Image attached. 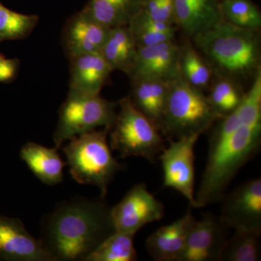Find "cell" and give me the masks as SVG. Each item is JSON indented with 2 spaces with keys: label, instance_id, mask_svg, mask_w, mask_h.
Here are the masks:
<instances>
[{
  "label": "cell",
  "instance_id": "6da1fadb",
  "mask_svg": "<svg viewBox=\"0 0 261 261\" xmlns=\"http://www.w3.org/2000/svg\"><path fill=\"white\" fill-rule=\"evenodd\" d=\"M116 232L106 197L61 202L43 219V245L54 261H86Z\"/></svg>",
  "mask_w": 261,
  "mask_h": 261
},
{
  "label": "cell",
  "instance_id": "7a4b0ae2",
  "mask_svg": "<svg viewBox=\"0 0 261 261\" xmlns=\"http://www.w3.org/2000/svg\"><path fill=\"white\" fill-rule=\"evenodd\" d=\"M258 31L240 28L223 20L192 40L215 74L239 83L253 79L261 68Z\"/></svg>",
  "mask_w": 261,
  "mask_h": 261
},
{
  "label": "cell",
  "instance_id": "3957f363",
  "mask_svg": "<svg viewBox=\"0 0 261 261\" xmlns=\"http://www.w3.org/2000/svg\"><path fill=\"white\" fill-rule=\"evenodd\" d=\"M261 123L241 125L228 137L209 143L208 156L195 208L221 200L237 173L256 153L260 145Z\"/></svg>",
  "mask_w": 261,
  "mask_h": 261
},
{
  "label": "cell",
  "instance_id": "277c9868",
  "mask_svg": "<svg viewBox=\"0 0 261 261\" xmlns=\"http://www.w3.org/2000/svg\"><path fill=\"white\" fill-rule=\"evenodd\" d=\"M109 128L87 132L62 146L69 166V172L81 185H93L106 197L115 176L124 169V165L113 157L108 142Z\"/></svg>",
  "mask_w": 261,
  "mask_h": 261
},
{
  "label": "cell",
  "instance_id": "5b68a950",
  "mask_svg": "<svg viewBox=\"0 0 261 261\" xmlns=\"http://www.w3.org/2000/svg\"><path fill=\"white\" fill-rule=\"evenodd\" d=\"M220 118L203 91L192 87L181 77L168 84L167 99L159 130L168 140L200 136Z\"/></svg>",
  "mask_w": 261,
  "mask_h": 261
},
{
  "label": "cell",
  "instance_id": "8992f818",
  "mask_svg": "<svg viewBox=\"0 0 261 261\" xmlns=\"http://www.w3.org/2000/svg\"><path fill=\"white\" fill-rule=\"evenodd\" d=\"M118 106L109 130L111 149L122 159L140 157L154 163L166 147L159 128L133 106L129 97L121 99Z\"/></svg>",
  "mask_w": 261,
  "mask_h": 261
},
{
  "label": "cell",
  "instance_id": "52a82bcc",
  "mask_svg": "<svg viewBox=\"0 0 261 261\" xmlns=\"http://www.w3.org/2000/svg\"><path fill=\"white\" fill-rule=\"evenodd\" d=\"M118 103L100 94H87L70 90L59 111L54 136L56 148L65 142L99 128L111 129L116 116Z\"/></svg>",
  "mask_w": 261,
  "mask_h": 261
},
{
  "label": "cell",
  "instance_id": "ba28073f",
  "mask_svg": "<svg viewBox=\"0 0 261 261\" xmlns=\"http://www.w3.org/2000/svg\"><path fill=\"white\" fill-rule=\"evenodd\" d=\"M200 135L171 140L159 156L162 163L163 186L179 192L195 205V147Z\"/></svg>",
  "mask_w": 261,
  "mask_h": 261
},
{
  "label": "cell",
  "instance_id": "9c48e42d",
  "mask_svg": "<svg viewBox=\"0 0 261 261\" xmlns=\"http://www.w3.org/2000/svg\"><path fill=\"white\" fill-rule=\"evenodd\" d=\"M164 205L145 184L136 185L123 199L111 207V219L117 232L135 233L154 221L162 219Z\"/></svg>",
  "mask_w": 261,
  "mask_h": 261
},
{
  "label": "cell",
  "instance_id": "30bf717a",
  "mask_svg": "<svg viewBox=\"0 0 261 261\" xmlns=\"http://www.w3.org/2000/svg\"><path fill=\"white\" fill-rule=\"evenodd\" d=\"M180 46L172 41L137 49L126 74L130 82L155 80L170 83L181 78Z\"/></svg>",
  "mask_w": 261,
  "mask_h": 261
},
{
  "label": "cell",
  "instance_id": "8fae6325",
  "mask_svg": "<svg viewBox=\"0 0 261 261\" xmlns=\"http://www.w3.org/2000/svg\"><path fill=\"white\" fill-rule=\"evenodd\" d=\"M219 219L228 228L261 231V179L240 185L221 199Z\"/></svg>",
  "mask_w": 261,
  "mask_h": 261
},
{
  "label": "cell",
  "instance_id": "7c38bea8",
  "mask_svg": "<svg viewBox=\"0 0 261 261\" xmlns=\"http://www.w3.org/2000/svg\"><path fill=\"white\" fill-rule=\"evenodd\" d=\"M228 228L219 218L207 214L195 220L178 261H219Z\"/></svg>",
  "mask_w": 261,
  "mask_h": 261
},
{
  "label": "cell",
  "instance_id": "4fadbf2b",
  "mask_svg": "<svg viewBox=\"0 0 261 261\" xmlns=\"http://www.w3.org/2000/svg\"><path fill=\"white\" fill-rule=\"evenodd\" d=\"M0 260L54 261L42 240L33 237L20 219L1 214Z\"/></svg>",
  "mask_w": 261,
  "mask_h": 261
},
{
  "label": "cell",
  "instance_id": "5bb4252c",
  "mask_svg": "<svg viewBox=\"0 0 261 261\" xmlns=\"http://www.w3.org/2000/svg\"><path fill=\"white\" fill-rule=\"evenodd\" d=\"M110 29L82 10L75 13L63 29V42L67 56L71 59L83 55L100 53Z\"/></svg>",
  "mask_w": 261,
  "mask_h": 261
},
{
  "label": "cell",
  "instance_id": "9a60e30c",
  "mask_svg": "<svg viewBox=\"0 0 261 261\" xmlns=\"http://www.w3.org/2000/svg\"><path fill=\"white\" fill-rule=\"evenodd\" d=\"M176 25L192 39L222 21L221 0H175Z\"/></svg>",
  "mask_w": 261,
  "mask_h": 261
},
{
  "label": "cell",
  "instance_id": "2e32d148",
  "mask_svg": "<svg viewBox=\"0 0 261 261\" xmlns=\"http://www.w3.org/2000/svg\"><path fill=\"white\" fill-rule=\"evenodd\" d=\"M195 220L191 211L189 210L174 222L156 230L146 241L149 255L154 260L178 261Z\"/></svg>",
  "mask_w": 261,
  "mask_h": 261
},
{
  "label": "cell",
  "instance_id": "e0dca14e",
  "mask_svg": "<svg viewBox=\"0 0 261 261\" xmlns=\"http://www.w3.org/2000/svg\"><path fill=\"white\" fill-rule=\"evenodd\" d=\"M70 90L99 94L112 73L100 53H91L70 59Z\"/></svg>",
  "mask_w": 261,
  "mask_h": 261
},
{
  "label": "cell",
  "instance_id": "ac0fdd59",
  "mask_svg": "<svg viewBox=\"0 0 261 261\" xmlns=\"http://www.w3.org/2000/svg\"><path fill=\"white\" fill-rule=\"evenodd\" d=\"M58 149L28 142L20 149V157L43 184L54 186L63 181L65 166Z\"/></svg>",
  "mask_w": 261,
  "mask_h": 261
},
{
  "label": "cell",
  "instance_id": "d6986e66",
  "mask_svg": "<svg viewBox=\"0 0 261 261\" xmlns=\"http://www.w3.org/2000/svg\"><path fill=\"white\" fill-rule=\"evenodd\" d=\"M145 0H90L82 11L108 28L129 24L143 9Z\"/></svg>",
  "mask_w": 261,
  "mask_h": 261
},
{
  "label": "cell",
  "instance_id": "ffe728a7",
  "mask_svg": "<svg viewBox=\"0 0 261 261\" xmlns=\"http://www.w3.org/2000/svg\"><path fill=\"white\" fill-rule=\"evenodd\" d=\"M168 84L155 80L132 82V92L128 97L130 102L158 128L167 99Z\"/></svg>",
  "mask_w": 261,
  "mask_h": 261
},
{
  "label": "cell",
  "instance_id": "44dd1931",
  "mask_svg": "<svg viewBox=\"0 0 261 261\" xmlns=\"http://www.w3.org/2000/svg\"><path fill=\"white\" fill-rule=\"evenodd\" d=\"M137 49L129 27L122 25L110 29L100 54L113 71L118 70L126 73L133 63Z\"/></svg>",
  "mask_w": 261,
  "mask_h": 261
},
{
  "label": "cell",
  "instance_id": "7402d4cb",
  "mask_svg": "<svg viewBox=\"0 0 261 261\" xmlns=\"http://www.w3.org/2000/svg\"><path fill=\"white\" fill-rule=\"evenodd\" d=\"M179 70L182 80L196 89L205 90L212 83V67L191 43L180 46Z\"/></svg>",
  "mask_w": 261,
  "mask_h": 261
},
{
  "label": "cell",
  "instance_id": "603a6c76",
  "mask_svg": "<svg viewBox=\"0 0 261 261\" xmlns=\"http://www.w3.org/2000/svg\"><path fill=\"white\" fill-rule=\"evenodd\" d=\"M137 48L149 47L173 40L178 27L150 18L143 10L128 24Z\"/></svg>",
  "mask_w": 261,
  "mask_h": 261
},
{
  "label": "cell",
  "instance_id": "cb8c5ba5",
  "mask_svg": "<svg viewBox=\"0 0 261 261\" xmlns=\"http://www.w3.org/2000/svg\"><path fill=\"white\" fill-rule=\"evenodd\" d=\"M261 231L238 229L227 239L219 261L260 260Z\"/></svg>",
  "mask_w": 261,
  "mask_h": 261
},
{
  "label": "cell",
  "instance_id": "d4e9b609",
  "mask_svg": "<svg viewBox=\"0 0 261 261\" xmlns=\"http://www.w3.org/2000/svg\"><path fill=\"white\" fill-rule=\"evenodd\" d=\"M208 89L207 99L221 118L235 111L245 94L238 82L219 75L214 82L212 81Z\"/></svg>",
  "mask_w": 261,
  "mask_h": 261
},
{
  "label": "cell",
  "instance_id": "484cf974",
  "mask_svg": "<svg viewBox=\"0 0 261 261\" xmlns=\"http://www.w3.org/2000/svg\"><path fill=\"white\" fill-rule=\"evenodd\" d=\"M136 233L114 232L108 237L86 261H136L134 240Z\"/></svg>",
  "mask_w": 261,
  "mask_h": 261
},
{
  "label": "cell",
  "instance_id": "4316f807",
  "mask_svg": "<svg viewBox=\"0 0 261 261\" xmlns=\"http://www.w3.org/2000/svg\"><path fill=\"white\" fill-rule=\"evenodd\" d=\"M223 20L240 28L259 30L261 13L252 0H221Z\"/></svg>",
  "mask_w": 261,
  "mask_h": 261
},
{
  "label": "cell",
  "instance_id": "83f0119b",
  "mask_svg": "<svg viewBox=\"0 0 261 261\" xmlns=\"http://www.w3.org/2000/svg\"><path fill=\"white\" fill-rule=\"evenodd\" d=\"M38 20L37 15L17 13L0 3V42L29 37L37 27Z\"/></svg>",
  "mask_w": 261,
  "mask_h": 261
},
{
  "label": "cell",
  "instance_id": "f1b7e54d",
  "mask_svg": "<svg viewBox=\"0 0 261 261\" xmlns=\"http://www.w3.org/2000/svg\"><path fill=\"white\" fill-rule=\"evenodd\" d=\"M142 10L154 20L176 25L175 0H145Z\"/></svg>",
  "mask_w": 261,
  "mask_h": 261
},
{
  "label": "cell",
  "instance_id": "f546056e",
  "mask_svg": "<svg viewBox=\"0 0 261 261\" xmlns=\"http://www.w3.org/2000/svg\"><path fill=\"white\" fill-rule=\"evenodd\" d=\"M20 62L18 59L0 58V82H9L14 80L18 73Z\"/></svg>",
  "mask_w": 261,
  "mask_h": 261
},
{
  "label": "cell",
  "instance_id": "4dcf8cb0",
  "mask_svg": "<svg viewBox=\"0 0 261 261\" xmlns=\"http://www.w3.org/2000/svg\"><path fill=\"white\" fill-rule=\"evenodd\" d=\"M3 55L1 54V53H0V58H3Z\"/></svg>",
  "mask_w": 261,
  "mask_h": 261
}]
</instances>
